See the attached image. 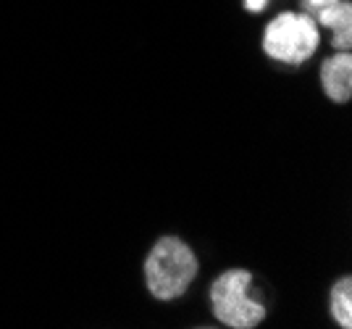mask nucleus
I'll list each match as a JSON object with an SVG mask.
<instances>
[{
  "instance_id": "obj_1",
  "label": "nucleus",
  "mask_w": 352,
  "mask_h": 329,
  "mask_svg": "<svg viewBox=\"0 0 352 329\" xmlns=\"http://www.w3.org/2000/svg\"><path fill=\"white\" fill-rule=\"evenodd\" d=\"M147 290L158 300L182 298L197 277V258L179 237H161L145 261Z\"/></svg>"
},
{
  "instance_id": "obj_2",
  "label": "nucleus",
  "mask_w": 352,
  "mask_h": 329,
  "mask_svg": "<svg viewBox=\"0 0 352 329\" xmlns=\"http://www.w3.org/2000/svg\"><path fill=\"white\" fill-rule=\"evenodd\" d=\"M252 277L242 269H232L221 274L210 287L213 314L221 324L232 329H252L265 319L263 300L250 293Z\"/></svg>"
},
{
  "instance_id": "obj_3",
  "label": "nucleus",
  "mask_w": 352,
  "mask_h": 329,
  "mask_svg": "<svg viewBox=\"0 0 352 329\" xmlns=\"http://www.w3.org/2000/svg\"><path fill=\"white\" fill-rule=\"evenodd\" d=\"M318 47V30L310 16L281 14L276 16L263 37V50L281 63H305Z\"/></svg>"
},
{
  "instance_id": "obj_4",
  "label": "nucleus",
  "mask_w": 352,
  "mask_h": 329,
  "mask_svg": "<svg viewBox=\"0 0 352 329\" xmlns=\"http://www.w3.org/2000/svg\"><path fill=\"white\" fill-rule=\"evenodd\" d=\"M321 82L326 95L334 103H347L352 95V56L350 53H337L334 59L323 61Z\"/></svg>"
},
{
  "instance_id": "obj_5",
  "label": "nucleus",
  "mask_w": 352,
  "mask_h": 329,
  "mask_svg": "<svg viewBox=\"0 0 352 329\" xmlns=\"http://www.w3.org/2000/svg\"><path fill=\"white\" fill-rule=\"evenodd\" d=\"M331 316L337 319L339 327H352V279L342 277L331 290Z\"/></svg>"
},
{
  "instance_id": "obj_6",
  "label": "nucleus",
  "mask_w": 352,
  "mask_h": 329,
  "mask_svg": "<svg viewBox=\"0 0 352 329\" xmlns=\"http://www.w3.org/2000/svg\"><path fill=\"white\" fill-rule=\"evenodd\" d=\"M318 19V24L329 27V30H339L344 24H352V6L347 0H339L334 6H326V8H318L316 14H310Z\"/></svg>"
},
{
  "instance_id": "obj_7",
  "label": "nucleus",
  "mask_w": 352,
  "mask_h": 329,
  "mask_svg": "<svg viewBox=\"0 0 352 329\" xmlns=\"http://www.w3.org/2000/svg\"><path fill=\"white\" fill-rule=\"evenodd\" d=\"M339 0H302V6H305V11L308 14H316L318 8H326V6H334Z\"/></svg>"
},
{
  "instance_id": "obj_8",
  "label": "nucleus",
  "mask_w": 352,
  "mask_h": 329,
  "mask_svg": "<svg viewBox=\"0 0 352 329\" xmlns=\"http://www.w3.org/2000/svg\"><path fill=\"white\" fill-rule=\"evenodd\" d=\"M265 3H268V0H245V6H248V11H255V14H258V11H263V8H265Z\"/></svg>"
}]
</instances>
